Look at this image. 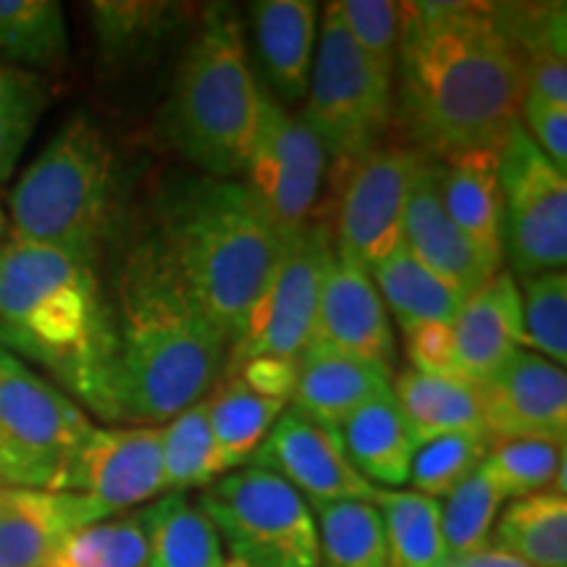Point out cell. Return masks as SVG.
<instances>
[{"label": "cell", "instance_id": "cell-1", "mask_svg": "<svg viewBox=\"0 0 567 567\" xmlns=\"http://www.w3.org/2000/svg\"><path fill=\"white\" fill-rule=\"evenodd\" d=\"M396 122L429 161L499 151L526 92V59L492 3H400Z\"/></svg>", "mask_w": 567, "mask_h": 567}, {"label": "cell", "instance_id": "cell-2", "mask_svg": "<svg viewBox=\"0 0 567 567\" xmlns=\"http://www.w3.org/2000/svg\"><path fill=\"white\" fill-rule=\"evenodd\" d=\"M113 423L172 421L224 375L229 342L174 281L151 239L126 255L116 284Z\"/></svg>", "mask_w": 567, "mask_h": 567}, {"label": "cell", "instance_id": "cell-3", "mask_svg": "<svg viewBox=\"0 0 567 567\" xmlns=\"http://www.w3.org/2000/svg\"><path fill=\"white\" fill-rule=\"evenodd\" d=\"M0 344L48 368L82 410L113 421V318L95 266L53 247L0 245Z\"/></svg>", "mask_w": 567, "mask_h": 567}, {"label": "cell", "instance_id": "cell-4", "mask_svg": "<svg viewBox=\"0 0 567 567\" xmlns=\"http://www.w3.org/2000/svg\"><path fill=\"white\" fill-rule=\"evenodd\" d=\"M151 245L231 344L279 264L284 239L243 182L195 176L161 200Z\"/></svg>", "mask_w": 567, "mask_h": 567}, {"label": "cell", "instance_id": "cell-5", "mask_svg": "<svg viewBox=\"0 0 567 567\" xmlns=\"http://www.w3.org/2000/svg\"><path fill=\"white\" fill-rule=\"evenodd\" d=\"M260 87L231 6H210L189 42L163 111L168 140L208 176L231 179L250 158Z\"/></svg>", "mask_w": 567, "mask_h": 567}, {"label": "cell", "instance_id": "cell-6", "mask_svg": "<svg viewBox=\"0 0 567 567\" xmlns=\"http://www.w3.org/2000/svg\"><path fill=\"white\" fill-rule=\"evenodd\" d=\"M116 221V155L87 113L71 116L19 176L9 239L53 247L95 266Z\"/></svg>", "mask_w": 567, "mask_h": 567}, {"label": "cell", "instance_id": "cell-7", "mask_svg": "<svg viewBox=\"0 0 567 567\" xmlns=\"http://www.w3.org/2000/svg\"><path fill=\"white\" fill-rule=\"evenodd\" d=\"M92 429L63 389L0 350V486L63 492Z\"/></svg>", "mask_w": 567, "mask_h": 567}, {"label": "cell", "instance_id": "cell-8", "mask_svg": "<svg viewBox=\"0 0 567 567\" xmlns=\"http://www.w3.org/2000/svg\"><path fill=\"white\" fill-rule=\"evenodd\" d=\"M302 118L342 168L375 151L392 122V76L360 53L334 3L323 17Z\"/></svg>", "mask_w": 567, "mask_h": 567}, {"label": "cell", "instance_id": "cell-9", "mask_svg": "<svg viewBox=\"0 0 567 567\" xmlns=\"http://www.w3.org/2000/svg\"><path fill=\"white\" fill-rule=\"evenodd\" d=\"M200 507L229 559L245 567H318V526L308 502L264 467L226 473L200 494Z\"/></svg>", "mask_w": 567, "mask_h": 567}, {"label": "cell", "instance_id": "cell-10", "mask_svg": "<svg viewBox=\"0 0 567 567\" xmlns=\"http://www.w3.org/2000/svg\"><path fill=\"white\" fill-rule=\"evenodd\" d=\"M334 258L331 231L323 224H308L284 239L279 264L250 318L226 352L224 375L258 358L300 360L316 326L318 295Z\"/></svg>", "mask_w": 567, "mask_h": 567}, {"label": "cell", "instance_id": "cell-11", "mask_svg": "<svg viewBox=\"0 0 567 567\" xmlns=\"http://www.w3.org/2000/svg\"><path fill=\"white\" fill-rule=\"evenodd\" d=\"M505 200V255L513 276L565 271L567 264V176L515 124L499 147Z\"/></svg>", "mask_w": 567, "mask_h": 567}, {"label": "cell", "instance_id": "cell-12", "mask_svg": "<svg viewBox=\"0 0 567 567\" xmlns=\"http://www.w3.org/2000/svg\"><path fill=\"white\" fill-rule=\"evenodd\" d=\"M326 147L316 132L264 90L260 118L245 172L247 193L281 239L310 224L326 176Z\"/></svg>", "mask_w": 567, "mask_h": 567}, {"label": "cell", "instance_id": "cell-13", "mask_svg": "<svg viewBox=\"0 0 567 567\" xmlns=\"http://www.w3.org/2000/svg\"><path fill=\"white\" fill-rule=\"evenodd\" d=\"M423 155L408 145H379L344 168L337 205L334 252L368 274L402 247L408 195Z\"/></svg>", "mask_w": 567, "mask_h": 567}, {"label": "cell", "instance_id": "cell-14", "mask_svg": "<svg viewBox=\"0 0 567 567\" xmlns=\"http://www.w3.org/2000/svg\"><path fill=\"white\" fill-rule=\"evenodd\" d=\"M63 492L84 496L103 520L155 502L166 494L161 429L155 425L97 429L95 425L74 460Z\"/></svg>", "mask_w": 567, "mask_h": 567}, {"label": "cell", "instance_id": "cell-15", "mask_svg": "<svg viewBox=\"0 0 567 567\" xmlns=\"http://www.w3.org/2000/svg\"><path fill=\"white\" fill-rule=\"evenodd\" d=\"M250 465L287 481L310 509L334 502H373L379 494L350 465L339 431L323 429L295 408H284Z\"/></svg>", "mask_w": 567, "mask_h": 567}, {"label": "cell", "instance_id": "cell-16", "mask_svg": "<svg viewBox=\"0 0 567 567\" xmlns=\"http://www.w3.org/2000/svg\"><path fill=\"white\" fill-rule=\"evenodd\" d=\"M476 389L492 442L538 439L565 446L567 375L563 365L520 347Z\"/></svg>", "mask_w": 567, "mask_h": 567}, {"label": "cell", "instance_id": "cell-17", "mask_svg": "<svg viewBox=\"0 0 567 567\" xmlns=\"http://www.w3.org/2000/svg\"><path fill=\"white\" fill-rule=\"evenodd\" d=\"M310 344L329 347L347 358L392 373L396 347L386 305L371 274L337 252L326 268L318 295Z\"/></svg>", "mask_w": 567, "mask_h": 567}, {"label": "cell", "instance_id": "cell-18", "mask_svg": "<svg viewBox=\"0 0 567 567\" xmlns=\"http://www.w3.org/2000/svg\"><path fill=\"white\" fill-rule=\"evenodd\" d=\"M402 245L415 255V260L436 274L439 279L471 297L492 279L496 271L486 266L471 239L460 231L442 203L439 189V163L423 158L413 187L408 195Z\"/></svg>", "mask_w": 567, "mask_h": 567}, {"label": "cell", "instance_id": "cell-19", "mask_svg": "<svg viewBox=\"0 0 567 567\" xmlns=\"http://www.w3.org/2000/svg\"><path fill=\"white\" fill-rule=\"evenodd\" d=\"M103 520L80 494L9 488L0 492V567H45L66 538Z\"/></svg>", "mask_w": 567, "mask_h": 567}, {"label": "cell", "instance_id": "cell-20", "mask_svg": "<svg viewBox=\"0 0 567 567\" xmlns=\"http://www.w3.org/2000/svg\"><path fill=\"white\" fill-rule=\"evenodd\" d=\"M450 329L460 379L473 386L484 384L509 354L526 347L515 276L505 268L496 271L467 297Z\"/></svg>", "mask_w": 567, "mask_h": 567}, {"label": "cell", "instance_id": "cell-21", "mask_svg": "<svg viewBox=\"0 0 567 567\" xmlns=\"http://www.w3.org/2000/svg\"><path fill=\"white\" fill-rule=\"evenodd\" d=\"M439 163V189L450 218L471 239L492 271L505 260V200L499 151L465 153Z\"/></svg>", "mask_w": 567, "mask_h": 567}, {"label": "cell", "instance_id": "cell-22", "mask_svg": "<svg viewBox=\"0 0 567 567\" xmlns=\"http://www.w3.org/2000/svg\"><path fill=\"white\" fill-rule=\"evenodd\" d=\"M389 389V373L381 368L347 358L329 347L308 344L297 365L292 408L323 429L339 431L354 410Z\"/></svg>", "mask_w": 567, "mask_h": 567}, {"label": "cell", "instance_id": "cell-23", "mask_svg": "<svg viewBox=\"0 0 567 567\" xmlns=\"http://www.w3.org/2000/svg\"><path fill=\"white\" fill-rule=\"evenodd\" d=\"M252 38L268 82L284 101L308 95L316 55L318 6L310 0L252 3Z\"/></svg>", "mask_w": 567, "mask_h": 567}, {"label": "cell", "instance_id": "cell-24", "mask_svg": "<svg viewBox=\"0 0 567 567\" xmlns=\"http://www.w3.org/2000/svg\"><path fill=\"white\" fill-rule=\"evenodd\" d=\"M344 455L354 471L375 488H402L410 481V465L417 439L396 405L392 389L358 408L339 425Z\"/></svg>", "mask_w": 567, "mask_h": 567}, {"label": "cell", "instance_id": "cell-25", "mask_svg": "<svg viewBox=\"0 0 567 567\" xmlns=\"http://www.w3.org/2000/svg\"><path fill=\"white\" fill-rule=\"evenodd\" d=\"M392 394L402 415L408 417L417 444L444 434H460V431L488 434L478 389L465 381L405 368L396 375Z\"/></svg>", "mask_w": 567, "mask_h": 567}, {"label": "cell", "instance_id": "cell-26", "mask_svg": "<svg viewBox=\"0 0 567 567\" xmlns=\"http://www.w3.org/2000/svg\"><path fill=\"white\" fill-rule=\"evenodd\" d=\"M284 408L287 402L255 392L239 375H221L208 394V421L224 476L250 465Z\"/></svg>", "mask_w": 567, "mask_h": 567}, {"label": "cell", "instance_id": "cell-27", "mask_svg": "<svg viewBox=\"0 0 567 567\" xmlns=\"http://www.w3.org/2000/svg\"><path fill=\"white\" fill-rule=\"evenodd\" d=\"M371 279L402 331L421 323L452 326L467 300L452 284L415 260L405 245L381 260L371 271Z\"/></svg>", "mask_w": 567, "mask_h": 567}, {"label": "cell", "instance_id": "cell-28", "mask_svg": "<svg viewBox=\"0 0 567 567\" xmlns=\"http://www.w3.org/2000/svg\"><path fill=\"white\" fill-rule=\"evenodd\" d=\"M224 542L187 492L151 502V567H226Z\"/></svg>", "mask_w": 567, "mask_h": 567}, {"label": "cell", "instance_id": "cell-29", "mask_svg": "<svg viewBox=\"0 0 567 567\" xmlns=\"http://www.w3.org/2000/svg\"><path fill=\"white\" fill-rule=\"evenodd\" d=\"M494 547L520 557L530 567H567V499L544 492L513 499L496 517Z\"/></svg>", "mask_w": 567, "mask_h": 567}, {"label": "cell", "instance_id": "cell-30", "mask_svg": "<svg viewBox=\"0 0 567 567\" xmlns=\"http://www.w3.org/2000/svg\"><path fill=\"white\" fill-rule=\"evenodd\" d=\"M389 567H444L450 559L442 530V502L410 488H379Z\"/></svg>", "mask_w": 567, "mask_h": 567}, {"label": "cell", "instance_id": "cell-31", "mask_svg": "<svg viewBox=\"0 0 567 567\" xmlns=\"http://www.w3.org/2000/svg\"><path fill=\"white\" fill-rule=\"evenodd\" d=\"M45 567H151V505L74 530Z\"/></svg>", "mask_w": 567, "mask_h": 567}, {"label": "cell", "instance_id": "cell-32", "mask_svg": "<svg viewBox=\"0 0 567 567\" xmlns=\"http://www.w3.org/2000/svg\"><path fill=\"white\" fill-rule=\"evenodd\" d=\"M318 567H389L384 523L373 502L313 507Z\"/></svg>", "mask_w": 567, "mask_h": 567}, {"label": "cell", "instance_id": "cell-33", "mask_svg": "<svg viewBox=\"0 0 567 567\" xmlns=\"http://www.w3.org/2000/svg\"><path fill=\"white\" fill-rule=\"evenodd\" d=\"M0 55L21 66H61L69 55V30L61 3L0 0Z\"/></svg>", "mask_w": 567, "mask_h": 567}, {"label": "cell", "instance_id": "cell-34", "mask_svg": "<svg viewBox=\"0 0 567 567\" xmlns=\"http://www.w3.org/2000/svg\"><path fill=\"white\" fill-rule=\"evenodd\" d=\"M161 460L166 494L208 488L213 481L224 476L208 421V396L163 425Z\"/></svg>", "mask_w": 567, "mask_h": 567}, {"label": "cell", "instance_id": "cell-35", "mask_svg": "<svg viewBox=\"0 0 567 567\" xmlns=\"http://www.w3.org/2000/svg\"><path fill=\"white\" fill-rule=\"evenodd\" d=\"M496 486L507 499H523L544 492L565 494V446L538 439L492 442L484 460Z\"/></svg>", "mask_w": 567, "mask_h": 567}, {"label": "cell", "instance_id": "cell-36", "mask_svg": "<svg viewBox=\"0 0 567 567\" xmlns=\"http://www.w3.org/2000/svg\"><path fill=\"white\" fill-rule=\"evenodd\" d=\"M507 496L484 463L442 502V530L450 557L473 555L492 544V530Z\"/></svg>", "mask_w": 567, "mask_h": 567}, {"label": "cell", "instance_id": "cell-37", "mask_svg": "<svg viewBox=\"0 0 567 567\" xmlns=\"http://www.w3.org/2000/svg\"><path fill=\"white\" fill-rule=\"evenodd\" d=\"M90 9L101 51L111 61L155 48L182 17L179 6L172 3H92Z\"/></svg>", "mask_w": 567, "mask_h": 567}, {"label": "cell", "instance_id": "cell-38", "mask_svg": "<svg viewBox=\"0 0 567 567\" xmlns=\"http://www.w3.org/2000/svg\"><path fill=\"white\" fill-rule=\"evenodd\" d=\"M488 450H492V436L473 434V431L429 439L417 446L408 484H413V492L442 502L478 471Z\"/></svg>", "mask_w": 567, "mask_h": 567}, {"label": "cell", "instance_id": "cell-39", "mask_svg": "<svg viewBox=\"0 0 567 567\" xmlns=\"http://www.w3.org/2000/svg\"><path fill=\"white\" fill-rule=\"evenodd\" d=\"M48 92L32 71L0 61V184L11 179L45 111Z\"/></svg>", "mask_w": 567, "mask_h": 567}, {"label": "cell", "instance_id": "cell-40", "mask_svg": "<svg viewBox=\"0 0 567 567\" xmlns=\"http://www.w3.org/2000/svg\"><path fill=\"white\" fill-rule=\"evenodd\" d=\"M520 310L526 350L551 363H567V276L565 271H544L520 279Z\"/></svg>", "mask_w": 567, "mask_h": 567}, {"label": "cell", "instance_id": "cell-41", "mask_svg": "<svg viewBox=\"0 0 567 567\" xmlns=\"http://www.w3.org/2000/svg\"><path fill=\"white\" fill-rule=\"evenodd\" d=\"M334 6L360 53L375 69L392 76L396 45H400V3H392V0H339Z\"/></svg>", "mask_w": 567, "mask_h": 567}, {"label": "cell", "instance_id": "cell-42", "mask_svg": "<svg viewBox=\"0 0 567 567\" xmlns=\"http://www.w3.org/2000/svg\"><path fill=\"white\" fill-rule=\"evenodd\" d=\"M402 334H405L408 358L413 371H421L429 375H444V379H460L450 326L421 323V326H413V329L402 331Z\"/></svg>", "mask_w": 567, "mask_h": 567}, {"label": "cell", "instance_id": "cell-43", "mask_svg": "<svg viewBox=\"0 0 567 567\" xmlns=\"http://www.w3.org/2000/svg\"><path fill=\"white\" fill-rule=\"evenodd\" d=\"M523 130L534 145L555 163L559 172H567V105H551L523 97L520 103Z\"/></svg>", "mask_w": 567, "mask_h": 567}, {"label": "cell", "instance_id": "cell-44", "mask_svg": "<svg viewBox=\"0 0 567 567\" xmlns=\"http://www.w3.org/2000/svg\"><path fill=\"white\" fill-rule=\"evenodd\" d=\"M523 97L567 105L565 51H536L526 55V92Z\"/></svg>", "mask_w": 567, "mask_h": 567}, {"label": "cell", "instance_id": "cell-45", "mask_svg": "<svg viewBox=\"0 0 567 567\" xmlns=\"http://www.w3.org/2000/svg\"><path fill=\"white\" fill-rule=\"evenodd\" d=\"M297 365H300V360L258 358V360H250V363L239 365L237 371L226 375H239V379H243L247 386H252L255 392L274 396V400L289 402L295 392Z\"/></svg>", "mask_w": 567, "mask_h": 567}, {"label": "cell", "instance_id": "cell-46", "mask_svg": "<svg viewBox=\"0 0 567 567\" xmlns=\"http://www.w3.org/2000/svg\"><path fill=\"white\" fill-rule=\"evenodd\" d=\"M444 567H530L528 563H523L520 557L509 555V551L494 547L488 544L486 549L473 551V555H463V557H450Z\"/></svg>", "mask_w": 567, "mask_h": 567}, {"label": "cell", "instance_id": "cell-47", "mask_svg": "<svg viewBox=\"0 0 567 567\" xmlns=\"http://www.w3.org/2000/svg\"><path fill=\"white\" fill-rule=\"evenodd\" d=\"M6 234H9V224H6V216H3V210H0V245L6 243Z\"/></svg>", "mask_w": 567, "mask_h": 567}, {"label": "cell", "instance_id": "cell-48", "mask_svg": "<svg viewBox=\"0 0 567 567\" xmlns=\"http://www.w3.org/2000/svg\"><path fill=\"white\" fill-rule=\"evenodd\" d=\"M226 567H245V565H239V563H234V559H229V563H226Z\"/></svg>", "mask_w": 567, "mask_h": 567}, {"label": "cell", "instance_id": "cell-49", "mask_svg": "<svg viewBox=\"0 0 567 567\" xmlns=\"http://www.w3.org/2000/svg\"><path fill=\"white\" fill-rule=\"evenodd\" d=\"M0 350H6V347H3V344H0Z\"/></svg>", "mask_w": 567, "mask_h": 567}, {"label": "cell", "instance_id": "cell-50", "mask_svg": "<svg viewBox=\"0 0 567 567\" xmlns=\"http://www.w3.org/2000/svg\"><path fill=\"white\" fill-rule=\"evenodd\" d=\"M0 492H3V486H0Z\"/></svg>", "mask_w": 567, "mask_h": 567}]
</instances>
